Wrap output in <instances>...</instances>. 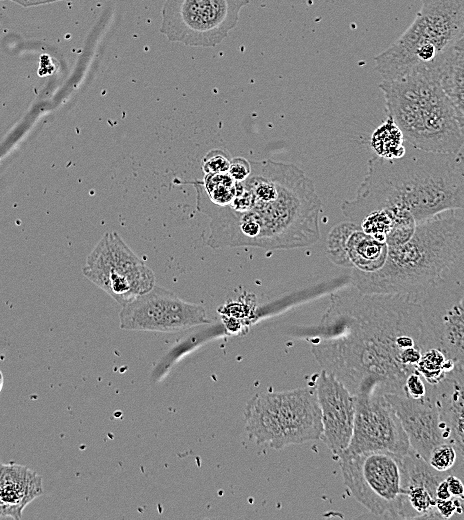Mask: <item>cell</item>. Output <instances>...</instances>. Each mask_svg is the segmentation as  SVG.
I'll return each instance as SVG.
<instances>
[{
	"label": "cell",
	"mask_w": 464,
	"mask_h": 520,
	"mask_svg": "<svg viewBox=\"0 0 464 520\" xmlns=\"http://www.w3.org/2000/svg\"><path fill=\"white\" fill-rule=\"evenodd\" d=\"M438 71L464 137V54L453 50L441 62Z\"/></svg>",
	"instance_id": "d6986e66"
},
{
	"label": "cell",
	"mask_w": 464,
	"mask_h": 520,
	"mask_svg": "<svg viewBox=\"0 0 464 520\" xmlns=\"http://www.w3.org/2000/svg\"><path fill=\"white\" fill-rule=\"evenodd\" d=\"M397 159L374 156L352 200L341 210L359 224L371 211L390 209L417 223L447 211L464 210V155L429 152L412 147Z\"/></svg>",
	"instance_id": "3957f363"
},
{
	"label": "cell",
	"mask_w": 464,
	"mask_h": 520,
	"mask_svg": "<svg viewBox=\"0 0 464 520\" xmlns=\"http://www.w3.org/2000/svg\"><path fill=\"white\" fill-rule=\"evenodd\" d=\"M2 464H3V463L0 461V470H1V466H2Z\"/></svg>",
	"instance_id": "4dcf8cb0"
},
{
	"label": "cell",
	"mask_w": 464,
	"mask_h": 520,
	"mask_svg": "<svg viewBox=\"0 0 464 520\" xmlns=\"http://www.w3.org/2000/svg\"><path fill=\"white\" fill-rule=\"evenodd\" d=\"M119 319L121 329L133 331L175 332L209 323L202 305L156 285L123 305Z\"/></svg>",
	"instance_id": "7c38bea8"
},
{
	"label": "cell",
	"mask_w": 464,
	"mask_h": 520,
	"mask_svg": "<svg viewBox=\"0 0 464 520\" xmlns=\"http://www.w3.org/2000/svg\"><path fill=\"white\" fill-rule=\"evenodd\" d=\"M42 494V478L35 471L20 464H2L0 518L20 519L26 506Z\"/></svg>",
	"instance_id": "ac0fdd59"
},
{
	"label": "cell",
	"mask_w": 464,
	"mask_h": 520,
	"mask_svg": "<svg viewBox=\"0 0 464 520\" xmlns=\"http://www.w3.org/2000/svg\"><path fill=\"white\" fill-rule=\"evenodd\" d=\"M200 184L209 200L216 205L229 203L236 192V181L228 172L205 174Z\"/></svg>",
	"instance_id": "7402d4cb"
},
{
	"label": "cell",
	"mask_w": 464,
	"mask_h": 520,
	"mask_svg": "<svg viewBox=\"0 0 464 520\" xmlns=\"http://www.w3.org/2000/svg\"><path fill=\"white\" fill-rule=\"evenodd\" d=\"M385 397L394 408L411 449L426 461L434 447L448 442L432 385H429L428 395L422 399H413L404 392L386 394Z\"/></svg>",
	"instance_id": "9a60e30c"
},
{
	"label": "cell",
	"mask_w": 464,
	"mask_h": 520,
	"mask_svg": "<svg viewBox=\"0 0 464 520\" xmlns=\"http://www.w3.org/2000/svg\"><path fill=\"white\" fill-rule=\"evenodd\" d=\"M405 137L394 122L386 115V119L372 132L369 140L370 147L376 156L384 159H397L407 152Z\"/></svg>",
	"instance_id": "ffe728a7"
},
{
	"label": "cell",
	"mask_w": 464,
	"mask_h": 520,
	"mask_svg": "<svg viewBox=\"0 0 464 520\" xmlns=\"http://www.w3.org/2000/svg\"><path fill=\"white\" fill-rule=\"evenodd\" d=\"M431 343L464 363V252L418 298Z\"/></svg>",
	"instance_id": "30bf717a"
},
{
	"label": "cell",
	"mask_w": 464,
	"mask_h": 520,
	"mask_svg": "<svg viewBox=\"0 0 464 520\" xmlns=\"http://www.w3.org/2000/svg\"><path fill=\"white\" fill-rule=\"evenodd\" d=\"M326 248L334 264L363 272L380 269L388 252L386 243L366 234L351 221L339 223L331 229Z\"/></svg>",
	"instance_id": "2e32d148"
},
{
	"label": "cell",
	"mask_w": 464,
	"mask_h": 520,
	"mask_svg": "<svg viewBox=\"0 0 464 520\" xmlns=\"http://www.w3.org/2000/svg\"><path fill=\"white\" fill-rule=\"evenodd\" d=\"M464 35V0H421L410 26L375 57L382 80L438 68Z\"/></svg>",
	"instance_id": "8992f818"
},
{
	"label": "cell",
	"mask_w": 464,
	"mask_h": 520,
	"mask_svg": "<svg viewBox=\"0 0 464 520\" xmlns=\"http://www.w3.org/2000/svg\"><path fill=\"white\" fill-rule=\"evenodd\" d=\"M383 266L372 272L352 269L351 284L368 294L418 299L464 252V218L447 211L417 224L406 242L387 246Z\"/></svg>",
	"instance_id": "277c9868"
},
{
	"label": "cell",
	"mask_w": 464,
	"mask_h": 520,
	"mask_svg": "<svg viewBox=\"0 0 464 520\" xmlns=\"http://www.w3.org/2000/svg\"><path fill=\"white\" fill-rule=\"evenodd\" d=\"M231 158L221 149H213L206 153L202 161L204 174L228 172Z\"/></svg>",
	"instance_id": "cb8c5ba5"
},
{
	"label": "cell",
	"mask_w": 464,
	"mask_h": 520,
	"mask_svg": "<svg viewBox=\"0 0 464 520\" xmlns=\"http://www.w3.org/2000/svg\"><path fill=\"white\" fill-rule=\"evenodd\" d=\"M456 367V363L450 359L438 347L426 349L419 360L416 371L429 385H437Z\"/></svg>",
	"instance_id": "44dd1931"
},
{
	"label": "cell",
	"mask_w": 464,
	"mask_h": 520,
	"mask_svg": "<svg viewBox=\"0 0 464 520\" xmlns=\"http://www.w3.org/2000/svg\"><path fill=\"white\" fill-rule=\"evenodd\" d=\"M321 411V440L334 456L339 457L348 447L354 427L355 395L333 374L322 371L315 382Z\"/></svg>",
	"instance_id": "5bb4252c"
},
{
	"label": "cell",
	"mask_w": 464,
	"mask_h": 520,
	"mask_svg": "<svg viewBox=\"0 0 464 520\" xmlns=\"http://www.w3.org/2000/svg\"><path fill=\"white\" fill-rule=\"evenodd\" d=\"M249 0H166L160 32L169 41L214 47L237 25Z\"/></svg>",
	"instance_id": "9c48e42d"
},
{
	"label": "cell",
	"mask_w": 464,
	"mask_h": 520,
	"mask_svg": "<svg viewBox=\"0 0 464 520\" xmlns=\"http://www.w3.org/2000/svg\"><path fill=\"white\" fill-rule=\"evenodd\" d=\"M436 497H437V499H440V500H445V499L451 498L445 478L438 484V486L436 488Z\"/></svg>",
	"instance_id": "4316f807"
},
{
	"label": "cell",
	"mask_w": 464,
	"mask_h": 520,
	"mask_svg": "<svg viewBox=\"0 0 464 520\" xmlns=\"http://www.w3.org/2000/svg\"><path fill=\"white\" fill-rule=\"evenodd\" d=\"M245 429L251 440L274 449L320 439L322 421L315 386L256 394L245 408Z\"/></svg>",
	"instance_id": "52a82bcc"
},
{
	"label": "cell",
	"mask_w": 464,
	"mask_h": 520,
	"mask_svg": "<svg viewBox=\"0 0 464 520\" xmlns=\"http://www.w3.org/2000/svg\"><path fill=\"white\" fill-rule=\"evenodd\" d=\"M251 172V163L243 157H235L230 161L228 173L236 181H243Z\"/></svg>",
	"instance_id": "484cf974"
},
{
	"label": "cell",
	"mask_w": 464,
	"mask_h": 520,
	"mask_svg": "<svg viewBox=\"0 0 464 520\" xmlns=\"http://www.w3.org/2000/svg\"><path fill=\"white\" fill-rule=\"evenodd\" d=\"M433 390L446 440L457 451V461L448 473L464 482V366L457 365Z\"/></svg>",
	"instance_id": "e0dca14e"
},
{
	"label": "cell",
	"mask_w": 464,
	"mask_h": 520,
	"mask_svg": "<svg viewBox=\"0 0 464 520\" xmlns=\"http://www.w3.org/2000/svg\"><path fill=\"white\" fill-rule=\"evenodd\" d=\"M355 399L353 434L343 453L387 451L405 455L411 448L409 439L385 395L360 394Z\"/></svg>",
	"instance_id": "4fadbf2b"
},
{
	"label": "cell",
	"mask_w": 464,
	"mask_h": 520,
	"mask_svg": "<svg viewBox=\"0 0 464 520\" xmlns=\"http://www.w3.org/2000/svg\"><path fill=\"white\" fill-rule=\"evenodd\" d=\"M457 461V451L450 442H444L434 447L428 458L430 466L441 473H448Z\"/></svg>",
	"instance_id": "603a6c76"
},
{
	"label": "cell",
	"mask_w": 464,
	"mask_h": 520,
	"mask_svg": "<svg viewBox=\"0 0 464 520\" xmlns=\"http://www.w3.org/2000/svg\"><path fill=\"white\" fill-rule=\"evenodd\" d=\"M429 384L415 370L408 374L404 383V393L413 399H422L428 395Z\"/></svg>",
	"instance_id": "d4e9b609"
},
{
	"label": "cell",
	"mask_w": 464,
	"mask_h": 520,
	"mask_svg": "<svg viewBox=\"0 0 464 520\" xmlns=\"http://www.w3.org/2000/svg\"><path fill=\"white\" fill-rule=\"evenodd\" d=\"M459 366H464V363H463V364H461V365H459Z\"/></svg>",
	"instance_id": "1f68e13d"
},
{
	"label": "cell",
	"mask_w": 464,
	"mask_h": 520,
	"mask_svg": "<svg viewBox=\"0 0 464 520\" xmlns=\"http://www.w3.org/2000/svg\"><path fill=\"white\" fill-rule=\"evenodd\" d=\"M338 459L345 486L362 506L379 517L406 519L403 455L368 451Z\"/></svg>",
	"instance_id": "ba28073f"
},
{
	"label": "cell",
	"mask_w": 464,
	"mask_h": 520,
	"mask_svg": "<svg viewBox=\"0 0 464 520\" xmlns=\"http://www.w3.org/2000/svg\"><path fill=\"white\" fill-rule=\"evenodd\" d=\"M84 276L122 306L155 286L154 272L117 232H107L87 256Z\"/></svg>",
	"instance_id": "8fae6325"
},
{
	"label": "cell",
	"mask_w": 464,
	"mask_h": 520,
	"mask_svg": "<svg viewBox=\"0 0 464 520\" xmlns=\"http://www.w3.org/2000/svg\"><path fill=\"white\" fill-rule=\"evenodd\" d=\"M430 347L418 299L352 286L331 295L312 352L353 395H386L404 392L406 377Z\"/></svg>",
	"instance_id": "6da1fadb"
},
{
	"label": "cell",
	"mask_w": 464,
	"mask_h": 520,
	"mask_svg": "<svg viewBox=\"0 0 464 520\" xmlns=\"http://www.w3.org/2000/svg\"><path fill=\"white\" fill-rule=\"evenodd\" d=\"M12 2L17 3L20 6L23 7H32V6H39L43 4H48L56 1L61 0H11Z\"/></svg>",
	"instance_id": "83f0119b"
},
{
	"label": "cell",
	"mask_w": 464,
	"mask_h": 520,
	"mask_svg": "<svg viewBox=\"0 0 464 520\" xmlns=\"http://www.w3.org/2000/svg\"><path fill=\"white\" fill-rule=\"evenodd\" d=\"M454 50L457 51V52H459V53L464 54V35H463V37L459 40V42L456 44Z\"/></svg>",
	"instance_id": "f1b7e54d"
},
{
	"label": "cell",
	"mask_w": 464,
	"mask_h": 520,
	"mask_svg": "<svg viewBox=\"0 0 464 520\" xmlns=\"http://www.w3.org/2000/svg\"><path fill=\"white\" fill-rule=\"evenodd\" d=\"M387 115L410 146L429 152H460L464 137L446 95L438 68L415 70L401 78L382 80Z\"/></svg>",
	"instance_id": "5b68a950"
},
{
	"label": "cell",
	"mask_w": 464,
	"mask_h": 520,
	"mask_svg": "<svg viewBox=\"0 0 464 520\" xmlns=\"http://www.w3.org/2000/svg\"><path fill=\"white\" fill-rule=\"evenodd\" d=\"M3 384H4V377H3L2 371L0 370V392L2 391Z\"/></svg>",
	"instance_id": "f546056e"
},
{
	"label": "cell",
	"mask_w": 464,
	"mask_h": 520,
	"mask_svg": "<svg viewBox=\"0 0 464 520\" xmlns=\"http://www.w3.org/2000/svg\"><path fill=\"white\" fill-rule=\"evenodd\" d=\"M251 172L236 182V192L225 205L207 197L200 181L196 208L209 217L204 238L211 248L257 247L294 249L320 238L321 200L312 180L293 164L272 160L250 161Z\"/></svg>",
	"instance_id": "7a4b0ae2"
}]
</instances>
